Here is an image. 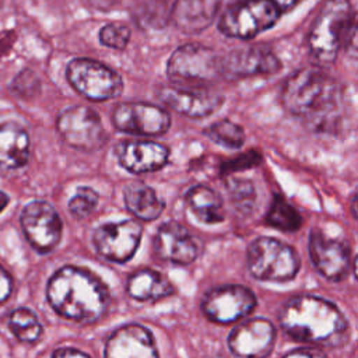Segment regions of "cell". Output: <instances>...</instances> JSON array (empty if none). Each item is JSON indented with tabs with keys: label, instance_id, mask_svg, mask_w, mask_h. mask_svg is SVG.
<instances>
[{
	"label": "cell",
	"instance_id": "10",
	"mask_svg": "<svg viewBox=\"0 0 358 358\" xmlns=\"http://www.w3.org/2000/svg\"><path fill=\"white\" fill-rule=\"evenodd\" d=\"M63 141L80 151H96L106 140L101 117L88 106H71L64 109L56 122Z\"/></svg>",
	"mask_w": 358,
	"mask_h": 358
},
{
	"label": "cell",
	"instance_id": "13",
	"mask_svg": "<svg viewBox=\"0 0 358 358\" xmlns=\"http://www.w3.org/2000/svg\"><path fill=\"white\" fill-rule=\"evenodd\" d=\"M112 122L119 131L145 137L161 136L171 126L168 112L147 102L119 103L112 113Z\"/></svg>",
	"mask_w": 358,
	"mask_h": 358
},
{
	"label": "cell",
	"instance_id": "30",
	"mask_svg": "<svg viewBox=\"0 0 358 358\" xmlns=\"http://www.w3.org/2000/svg\"><path fill=\"white\" fill-rule=\"evenodd\" d=\"M99 201V194L88 186H80L69 201V211L77 220H84L94 213Z\"/></svg>",
	"mask_w": 358,
	"mask_h": 358
},
{
	"label": "cell",
	"instance_id": "14",
	"mask_svg": "<svg viewBox=\"0 0 358 358\" xmlns=\"http://www.w3.org/2000/svg\"><path fill=\"white\" fill-rule=\"evenodd\" d=\"M274 324L264 317H253L236 324L228 336V348L238 358H267L275 344Z\"/></svg>",
	"mask_w": 358,
	"mask_h": 358
},
{
	"label": "cell",
	"instance_id": "12",
	"mask_svg": "<svg viewBox=\"0 0 358 358\" xmlns=\"http://www.w3.org/2000/svg\"><path fill=\"white\" fill-rule=\"evenodd\" d=\"M21 228L35 250L48 253L60 242L63 224L57 211L49 203L35 200L24 207L21 213Z\"/></svg>",
	"mask_w": 358,
	"mask_h": 358
},
{
	"label": "cell",
	"instance_id": "8",
	"mask_svg": "<svg viewBox=\"0 0 358 358\" xmlns=\"http://www.w3.org/2000/svg\"><path fill=\"white\" fill-rule=\"evenodd\" d=\"M66 77L78 94L91 101L112 99L123 90L119 73L92 59H73L66 67Z\"/></svg>",
	"mask_w": 358,
	"mask_h": 358
},
{
	"label": "cell",
	"instance_id": "21",
	"mask_svg": "<svg viewBox=\"0 0 358 358\" xmlns=\"http://www.w3.org/2000/svg\"><path fill=\"white\" fill-rule=\"evenodd\" d=\"M220 7L221 0H176L169 17L176 29L193 35L211 25Z\"/></svg>",
	"mask_w": 358,
	"mask_h": 358
},
{
	"label": "cell",
	"instance_id": "5",
	"mask_svg": "<svg viewBox=\"0 0 358 358\" xmlns=\"http://www.w3.org/2000/svg\"><path fill=\"white\" fill-rule=\"evenodd\" d=\"M246 266L252 277L267 282H288L301 267L296 250L268 236L256 238L248 248Z\"/></svg>",
	"mask_w": 358,
	"mask_h": 358
},
{
	"label": "cell",
	"instance_id": "26",
	"mask_svg": "<svg viewBox=\"0 0 358 358\" xmlns=\"http://www.w3.org/2000/svg\"><path fill=\"white\" fill-rule=\"evenodd\" d=\"M8 327L15 338L28 344L36 343L43 331L36 315L27 308H18L11 312L8 317Z\"/></svg>",
	"mask_w": 358,
	"mask_h": 358
},
{
	"label": "cell",
	"instance_id": "25",
	"mask_svg": "<svg viewBox=\"0 0 358 358\" xmlns=\"http://www.w3.org/2000/svg\"><path fill=\"white\" fill-rule=\"evenodd\" d=\"M186 203L192 213L204 224H218L224 221V204L221 196L204 186L196 185L186 193Z\"/></svg>",
	"mask_w": 358,
	"mask_h": 358
},
{
	"label": "cell",
	"instance_id": "7",
	"mask_svg": "<svg viewBox=\"0 0 358 358\" xmlns=\"http://www.w3.org/2000/svg\"><path fill=\"white\" fill-rule=\"evenodd\" d=\"M280 15L271 0H242L225 10L218 28L227 36L250 39L270 29Z\"/></svg>",
	"mask_w": 358,
	"mask_h": 358
},
{
	"label": "cell",
	"instance_id": "37",
	"mask_svg": "<svg viewBox=\"0 0 358 358\" xmlns=\"http://www.w3.org/2000/svg\"><path fill=\"white\" fill-rule=\"evenodd\" d=\"M7 204H8V196L0 190V213L6 208Z\"/></svg>",
	"mask_w": 358,
	"mask_h": 358
},
{
	"label": "cell",
	"instance_id": "23",
	"mask_svg": "<svg viewBox=\"0 0 358 358\" xmlns=\"http://www.w3.org/2000/svg\"><path fill=\"white\" fill-rule=\"evenodd\" d=\"M29 157V136L15 123L0 124V166L17 169Z\"/></svg>",
	"mask_w": 358,
	"mask_h": 358
},
{
	"label": "cell",
	"instance_id": "15",
	"mask_svg": "<svg viewBox=\"0 0 358 358\" xmlns=\"http://www.w3.org/2000/svg\"><path fill=\"white\" fill-rule=\"evenodd\" d=\"M308 250L315 268L326 280L338 282L348 275L351 257L350 249L344 242L329 238L319 229H312Z\"/></svg>",
	"mask_w": 358,
	"mask_h": 358
},
{
	"label": "cell",
	"instance_id": "1",
	"mask_svg": "<svg viewBox=\"0 0 358 358\" xmlns=\"http://www.w3.org/2000/svg\"><path fill=\"white\" fill-rule=\"evenodd\" d=\"M278 323L292 340L317 347H341L350 336L348 320L337 305L310 294L289 298L278 312Z\"/></svg>",
	"mask_w": 358,
	"mask_h": 358
},
{
	"label": "cell",
	"instance_id": "36",
	"mask_svg": "<svg viewBox=\"0 0 358 358\" xmlns=\"http://www.w3.org/2000/svg\"><path fill=\"white\" fill-rule=\"evenodd\" d=\"M280 13L289 11L299 0H271Z\"/></svg>",
	"mask_w": 358,
	"mask_h": 358
},
{
	"label": "cell",
	"instance_id": "2",
	"mask_svg": "<svg viewBox=\"0 0 358 358\" xmlns=\"http://www.w3.org/2000/svg\"><path fill=\"white\" fill-rule=\"evenodd\" d=\"M46 298L57 315L83 324L99 320L109 305L105 284L91 271L77 266H64L50 277Z\"/></svg>",
	"mask_w": 358,
	"mask_h": 358
},
{
	"label": "cell",
	"instance_id": "33",
	"mask_svg": "<svg viewBox=\"0 0 358 358\" xmlns=\"http://www.w3.org/2000/svg\"><path fill=\"white\" fill-rule=\"evenodd\" d=\"M282 358H327V355L316 347H301L287 352Z\"/></svg>",
	"mask_w": 358,
	"mask_h": 358
},
{
	"label": "cell",
	"instance_id": "18",
	"mask_svg": "<svg viewBox=\"0 0 358 358\" xmlns=\"http://www.w3.org/2000/svg\"><path fill=\"white\" fill-rule=\"evenodd\" d=\"M281 69V62L268 49L260 46H249L235 49L221 57L222 77L238 80L253 76L274 74Z\"/></svg>",
	"mask_w": 358,
	"mask_h": 358
},
{
	"label": "cell",
	"instance_id": "9",
	"mask_svg": "<svg viewBox=\"0 0 358 358\" xmlns=\"http://www.w3.org/2000/svg\"><path fill=\"white\" fill-rule=\"evenodd\" d=\"M257 305L253 291L241 284H224L204 294L200 309L204 316L220 324L234 323L248 316Z\"/></svg>",
	"mask_w": 358,
	"mask_h": 358
},
{
	"label": "cell",
	"instance_id": "24",
	"mask_svg": "<svg viewBox=\"0 0 358 358\" xmlns=\"http://www.w3.org/2000/svg\"><path fill=\"white\" fill-rule=\"evenodd\" d=\"M126 208L138 220L152 221L164 210V201L155 190L143 182H130L123 189Z\"/></svg>",
	"mask_w": 358,
	"mask_h": 358
},
{
	"label": "cell",
	"instance_id": "35",
	"mask_svg": "<svg viewBox=\"0 0 358 358\" xmlns=\"http://www.w3.org/2000/svg\"><path fill=\"white\" fill-rule=\"evenodd\" d=\"M52 358H91V357L81 350L71 348V347H62L53 351Z\"/></svg>",
	"mask_w": 358,
	"mask_h": 358
},
{
	"label": "cell",
	"instance_id": "27",
	"mask_svg": "<svg viewBox=\"0 0 358 358\" xmlns=\"http://www.w3.org/2000/svg\"><path fill=\"white\" fill-rule=\"evenodd\" d=\"M266 222L273 228L294 232L301 228L302 217L282 196L275 194L266 214Z\"/></svg>",
	"mask_w": 358,
	"mask_h": 358
},
{
	"label": "cell",
	"instance_id": "31",
	"mask_svg": "<svg viewBox=\"0 0 358 358\" xmlns=\"http://www.w3.org/2000/svg\"><path fill=\"white\" fill-rule=\"evenodd\" d=\"M130 41V29L120 22L106 24L99 31V42L116 50H123Z\"/></svg>",
	"mask_w": 358,
	"mask_h": 358
},
{
	"label": "cell",
	"instance_id": "28",
	"mask_svg": "<svg viewBox=\"0 0 358 358\" xmlns=\"http://www.w3.org/2000/svg\"><path fill=\"white\" fill-rule=\"evenodd\" d=\"M206 133L215 144L232 150L242 147L245 141V131L242 130V127L227 119L210 124Z\"/></svg>",
	"mask_w": 358,
	"mask_h": 358
},
{
	"label": "cell",
	"instance_id": "6",
	"mask_svg": "<svg viewBox=\"0 0 358 358\" xmlns=\"http://www.w3.org/2000/svg\"><path fill=\"white\" fill-rule=\"evenodd\" d=\"M166 76L176 87L201 90L222 77L221 57L208 46L186 43L171 55Z\"/></svg>",
	"mask_w": 358,
	"mask_h": 358
},
{
	"label": "cell",
	"instance_id": "3",
	"mask_svg": "<svg viewBox=\"0 0 358 358\" xmlns=\"http://www.w3.org/2000/svg\"><path fill=\"white\" fill-rule=\"evenodd\" d=\"M340 99L337 81L315 67L294 73L285 81L281 92L284 108L294 116L309 120L315 127H324V120L336 112Z\"/></svg>",
	"mask_w": 358,
	"mask_h": 358
},
{
	"label": "cell",
	"instance_id": "4",
	"mask_svg": "<svg viewBox=\"0 0 358 358\" xmlns=\"http://www.w3.org/2000/svg\"><path fill=\"white\" fill-rule=\"evenodd\" d=\"M351 32L354 10L350 0H326L308 36L310 55L319 63H331Z\"/></svg>",
	"mask_w": 358,
	"mask_h": 358
},
{
	"label": "cell",
	"instance_id": "17",
	"mask_svg": "<svg viewBox=\"0 0 358 358\" xmlns=\"http://www.w3.org/2000/svg\"><path fill=\"white\" fill-rule=\"evenodd\" d=\"M152 246L159 259L180 266L193 263L200 252V245L193 234L176 221L164 222L157 229Z\"/></svg>",
	"mask_w": 358,
	"mask_h": 358
},
{
	"label": "cell",
	"instance_id": "29",
	"mask_svg": "<svg viewBox=\"0 0 358 358\" xmlns=\"http://www.w3.org/2000/svg\"><path fill=\"white\" fill-rule=\"evenodd\" d=\"M229 200L241 214H250L256 204V189L248 179L232 178L227 182Z\"/></svg>",
	"mask_w": 358,
	"mask_h": 358
},
{
	"label": "cell",
	"instance_id": "32",
	"mask_svg": "<svg viewBox=\"0 0 358 358\" xmlns=\"http://www.w3.org/2000/svg\"><path fill=\"white\" fill-rule=\"evenodd\" d=\"M11 90L17 96L28 98L38 92L39 81L31 70H22L11 83Z\"/></svg>",
	"mask_w": 358,
	"mask_h": 358
},
{
	"label": "cell",
	"instance_id": "20",
	"mask_svg": "<svg viewBox=\"0 0 358 358\" xmlns=\"http://www.w3.org/2000/svg\"><path fill=\"white\" fill-rule=\"evenodd\" d=\"M120 165L133 173H148L166 165L169 150L155 141H124L117 147Z\"/></svg>",
	"mask_w": 358,
	"mask_h": 358
},
{
	"label": "cell",
	"instance_id": "39",
	"mask_svg": "<svg viewBox=\"0 0 358 358\" xmlns=\"http://www.w3.org/2000/svg\"><path fill=\"white\" fill-rule=\"evenodd\" d=\"M0 4H1V0H0Z\"/></svg>",
	"mask_w": 358,
	"mask_h": 358
},
{
	"label": "cell",
	"instance_id": "11",
	"mask_svg": "<svg viewBox=\"0 0 358 358\" xmlns=\"http://www.w3.org/2000/svg\"><path fill=\"white\" fill-rule=\"evenodd\" d=\"M143 235L141 225L134 220L106 222L92 235V243L99 256L109 262L126 263L138 249Z\"/></svg>",
	"mask_w": 358,
	"mask_h": 358
},
{
	"label": "cell",
	"instance_id": "19",
	"mask_svg": "<svg viewBox=\"0 0 358 358\" xmlns=\"http://www.w3.org/2000/svg\"><path fill=\"white\" fill-rule=\"evenodd\" d=\"M159 99L175 112L185 116L199 119L215 112L224 98L206 90L185 88L176 85H162L158 88Z\"/></svg>",
	"mask_w": 358,
	"mask_h": 358
},
{
	"label": "cell",
	"instance_id": "34",
	"mask_svg": "<svg viewBox=\"0 0 358 358\" xmlns=\"http://www.w3.org/2000/svg\"><path fill=\"white\" fill-rule=\"evenodd\" d=\"M13 291V280L10 274L0 266V303L8 299Z\"/></svg>",
	"mask_w": 358,
	"mask_h": 358
},
{
	"label": "cell",
	"instance_id": "38",
	"mask_svg": "<svg viewBox=\"0 0 358 358\" xmlns=\"http://www.w3.org/2000/svg\"><path fill=\"white\" fill-rule=\"evenodd\" d=\"M357 196L352 194V199H351V210H352V215L357 217Z\"/></svg>",
	"mask_w": 358,
	"mask_h": 358
},
{
	"label": "cell",
	"instance_id": "22",
	"mask_svg": "<svg viewBox=\"0 0 358 358\" xmlns=\"http://www.w3.org/2000/svg\"><path fill=\"white\" fill-rule=\"evenodd\" d=\"M127 295L138 302H157L175 294L171 281L150 267L134 271L126 282Z\"/></svg>",
	"mask_w": 358,
	"mask_h": 358
},
{
	"label": "cell",
	"instance_id": "16",
	"mask_svg": "<svg viewBox=\"0 0 358 358\" xmlns=\"http://www.w3.org/2000/svg\"><path fill=\"white\" fill-rule=\"evenodd\" d=\"M103 358H159V354L150 329L140 323H127L109 334Z\"/></svg>",
	"mask_w": 358,
	"mask_h": 358
}]
</instances>
